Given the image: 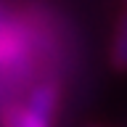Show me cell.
<instances>
[{
    "mask_svg": "<svg viewBox=\"0 0 127 127\" xmlns=\"http://www.w3.org/2000/svg\"><path fill=\"white\" fill-rule=\"evenodd\" d=\"M3 127H50V117L27 103L24 109H8L3 114Z\"/></svg>",
    "mask_w": 127,
    "mask_h": 127,
    "instance_id": "1",
    "label": "cell"
},
{
    "mask_svg": "<svg viewBox=\"0 0 127 127\" xmlns=\"http://www.w3.org/2000/svg\"><path fill=\"white\" fill-rule=\"evenodd\" d=\"M111 64L114 69L127 71V13L119 19L114 32V45H111Z\"/></svg>",
    "mask_w": 127,
    "mask_h": 127,
    "instance_id": "2",
    "label": "cell"
}]
</instances>
